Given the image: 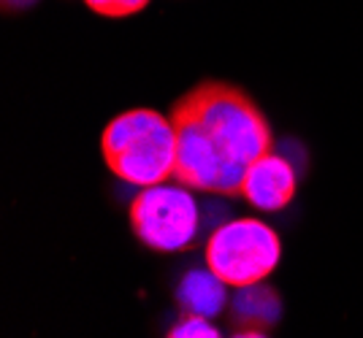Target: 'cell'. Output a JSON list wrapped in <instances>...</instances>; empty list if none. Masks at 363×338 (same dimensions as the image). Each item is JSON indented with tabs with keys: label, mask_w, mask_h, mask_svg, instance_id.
I'll return each mask as SVG.
<instances>
[{
	"label": "cell",
	"mask_w": 363,
	"mask_h": 338,
	"mask_svg": "<svg viewBox=\"0 0 363 338\" xmlns=\"http://www.w3.org/2000/svg\"><path fill=\"white\" fill-rule=\"evenodd\" d=\"M177 168L174 182L214 192L239 195L247 165L272 152V127L257 106L236 87L201 84L182 98L174 114Z\"/></svg>",
	"instance_id": "6da1fadb"
},
{
	"label": "cell",
	"mask_w": 363,
	"mask_h": 338,
	"mask_svg": "<svg viewBox=\"0 0 363 338\" xmlns=\"http://www.w3.org/2000/svg\"><path fill=\"white\" fill-rule=\"evenodd\" d=\"M101 152L111 173L133 187L174 179L177 127L152 108H133L114 117L101 136Z\"/></svg>",
	"instance_id": "7a4b0ae2"
},
{
	"label": "cell",
	"mask_w": 363,
	"mask_h": 338,
	"mask_svg": "<svg viewBox=\"0 0 363 338\" xmlns=\"http://www.w3.org/2000/svg\"><path fill=\"white\" fill-rule=\"evenodd\" d=\"M279 257L282 246L277 231L250 216L217 225L206 241V265L233 290L272 276Z\"/></svg>",
	"instance_id": "3957f363"
},
{
	"label": "cell",
	"mask_w": 363,
	"mask_h": 338,
	"mask_svg": "<svg viewBox=\"0 0 363 338\" xmlns=\"http://www.w3.org/2000/svg\"><path fill=\"white\" fill-rule=\"evenodd\" d=\"M130 225L141 244L157 252H182L196 241L201 209L193 190L184 185L141 187L130 203Z\"/></svg>",
	"instance_id": "277c9868"
},
{
	"label": "cell",
	"mask_w": 363,
	"mask_h": 338,
	"mask_svg": "<svg viewBox=\"0 0 363 338\" xmlns=\"http://www.w3.org/2000/svg\"><path fill=\"white\" fill-rule=\"evenodd\" d=\"M296 187L298 176L288 157L266 152L247 165L239 195H244L257 211H282L296 195Z\"/></svg>",
	"instance_id": "5b68a950"
},
{
	"label": "cell",
	"mask_w": 363,
	"mask_h": 338,
	"mask_svg": "<svg viewBox=\"0 0 363 338\" xmlns=\"http://www.w3.org/2000/svg\"><path fill=\"white\" fill-rule=\"evenodd\" d=\"M177 301L184 314H198V317H217L228 301V284L214 274L212 268L190 271L177 287Z\"/></svg>",
	"instance_id": "8992f818"
},
{
	"label": "cell",
	"mask_w": 363,
	"mask_h": 338,
	"mask_svg": "<svg viewBox=\"0 0 363 338\" xmlns=\"http://www.w3.org/2000/svg\"><path fill=\"white\" fill-rule=\"evenodd\" d=\"M233 314L244 325L242 330H266L279 320L282 301L272 287H266L263 281H255V284L239 287L236 298H233Z\"/></svg>",
	"instance_id": "52a82bcc"
},
{
	"label": "cell",
	"mask_w": 363,
	"mask_h": 338,
	"mask_svg": "<svg viewBox=\"0 0 363 338\" xmlns=\"http://www.w3.org/2000/svg\"><path fill=\"white\" fill-rule=\"evenodd\" d=\"M171 338H214L220 336L217 327L209 322V317H198V314H184L179 322L168 330Z\"/></svg>",
	"instance_id": "ba28073f"
},
{
	"label": "cell",
	"mask_w": 363,
	"mask_h": 338,
	"mask_svg": "<svg viewBox=\"0 0 363 338\" xmlns=\"http://www.w3.org/2000/svg\"><path fill=\"white\" fill-rule=\"evenodd\" d=\"M95 14L104 16H130L138 14L141 8H147L150 0H84Z\"/></svg>",
	"instance_id": "9c48e42d"
},
{
	"label": "cell",
	"mask_w": 363,
	"mask_h": 338,
	"mask_svg": "<svg viewBox=\"0 0 363 338\" xmlns=\"http://www.w3.org/2000/svg\"><path fill=\"white\" fill-rule=\"evenodd\" d=\"M6 6H11V8H28L30 3H35V0H3Z\"/></svg>",
	"instance_id": "30bf717a"
}]
</instances>
